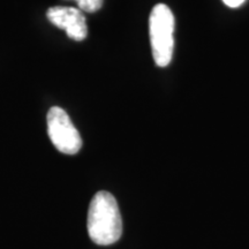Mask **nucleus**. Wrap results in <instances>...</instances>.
Returning <instances> with one entry per match:
<instances>
[{"mask_svg": "<svg viewBox=\"0 0 249 249\" xmlns=\"http://www.w3.org/2000/svg\"><path fill=\"white\" fill-rule=\"evenodd\" d=\"M75 1L80 11L86 13H95L102 8L104 0H75Z\"/></svg>", "mask_w": 249, "mask_h": 249, "instance_id": "5", "label": "nucleus"}, {"mask_svg": "<svg viewBox=\"0 0 249 249\" xmlns=\"http://www.w3.org/2000/svg\"><path fill=\"white\" fill-rule=\"evenodd\" d=\"M174 17L169 6L158 4L149 18V34L152 57L158 67H166L172 60L174 49Z\"/></svg>", "mask_w": 249, "mask_h": 249, "instance_id": "2", "label": "nucleus"}, {"mask_svg": "<svg viewBox=\"0 0 249 249\" xmlns=\"http://www.w3.org/2000/svg\"><path fill=\"white\" fill-rule=\"evenodd\" d=\"M46 18L52 24L66 31L67 36L76 42H82L88 35L86 17L75 7L54 6L46 12Z\"/></svg>", "mask_w": 249, "mask_h": 249, "instance_id": "4", "label": "nucleus"}, {"mask_svg": "<svg viewBox=\"0 0 249 249\" xmlns=\"http://www.w3.org/2000/svg\"><path fill=\"white\" fill-rule=\"evenodd\" d=\"M46 120L49 138L54 147L62 154H77L82 148V139L67 112L59 107H53L49 110Z\"/></svg>", "mask_w": 249, "mask_h": 249, "instance_id": "3", "label": "nucleus"}, {"mask_svg": "<svg viewBox=\"0 0 249 249\" xmlns=\"http://www.w3.org/2000/svg\"><path fill=\"white\" fill-rule=\"evenodd\" d=\"M224 4L226 6H229V7H232V8H235V7H239V6H241L246 0H223Z\"/></svg>", "mask_w": 249, "mask_h": 249, "instance_id": "6", "label": "nucleus"}, {"mask_svg": "<svg viewBox=\"0 0 249 249\" xmlns=\"http://www.w3.org/2000/svg\"><path fill=\"white\" fill-rule=\"evenodd\" d=\"M88 233L99 246L114 244L123 234V220L117 200L111 193H96L89 205Z\"/></svg>", "mask_w": 249, "mask_h": 249, "instance_id": "1", "label": "nucleus"}]
</instances>
